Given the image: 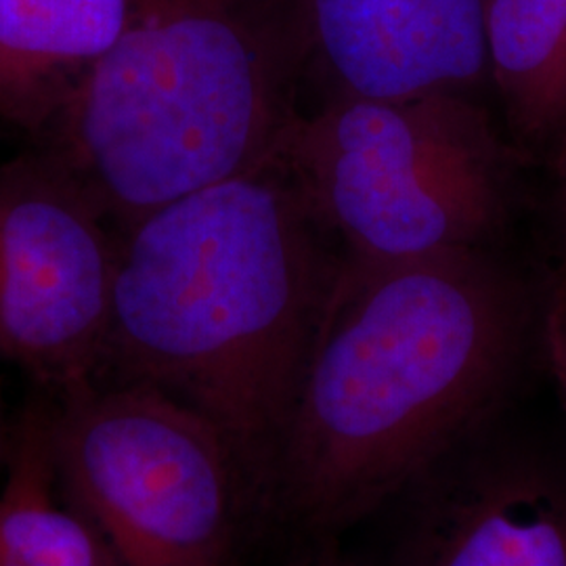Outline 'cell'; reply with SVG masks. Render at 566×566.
Instances as JSON below:
<instances>
[{"instance_id":"6da1fadb","label":"cell","mask_w":566,"mask_h":566,"mask_svg":"<svg viewBox=\"0 0 566 566\" xmlns=\"http://www.w3.org/2000/svg\"><path fill=\"white\" fill-rule=\"evenodd\" d=\"M537 304L486 248L344 252L283 432L273 507L311 533L355 525L495 422Z\"/></svg>"},{"instance_id":"7a4b0ae2","label":"cell","mask_w":566,"mask_h":566,"mask_svg":"<svg viewBox=\"0 0 566 566\" xmlns=\"http://www.w3.org/2000/svg\"><path fill=\"white\" fill-rule=\"evenodd\" d=\"M95 380L200 413L231 449L252 516L271 514L283 432L340 256L277 149L118 231Z\"/></svg>"},{"instance_id":"3957f363","label":"cell","mask_w":566,"mask_h":566,"mask_svg":"<svg viewBox=\"0 0 566 566\" xmlns=\"http://www.w3.org/2000/svg\"><path fill=\"white\" fill-rule=\"evenodd\" d=\"M298 0H133L39 147L120 231L266 160L301 114Z\"/></svg>"},{"instance_id":"277c9868","label":"cell","mask_w":566,"mask_h":566,"mask_svg":"<svg viewBox=\"0 0 566 566\" xmlns=\"http://www.w3.org/2000/svg\"><path fill=\"white\" fill-rule=\"evenodd\" d=\"M277 156L344 252L380 261L486 248L516 166L485 107L455 93L329 97Z\"/></svg>"},{"instance_id":"5b68a950","label":"cell","mask_w":566,"mask_h":566,"mask_svg":"<svg viewBox=\"0 0 566 566\" xmlns=\"http://www.w3.org/2000/svg\"><path fill=\"white\" fill-rule=\"evenodd\" d=\"M36 390L61 500L102 535L116 566H229L252 512L214 426L149 386Z\"/></svg>"},{"instance_id":"8992f818","label":"cell","mask_w":566,"mask_h":566,"mask_svg":"<svg viewBox=\"0 0 566 566\" xmlns=\"http://www.w3.org/2000/svg\"><path fill=\"white\" fill-rule=\"evenodd\" d=\"M118 250V229L49 151L0 163V357L42 388L95 380Z\"/></svg>"},{"instance_id":"52a82bcc","label":"cell","mask_w":566,"mask_h":566,"mask_svg":"<svg viewBox=\"0 0 566 566\" xmlns=\"http://www.w3.org/2000/svg\"><path fill=\"white\" fill-rule=\"evenodd\" d=\"M401 497L397 566H566V460L552 449L491 424Z\"/></svg>"},{"instance_id":"ba28073f","label":"cell","mask_w":566,"mask_h":566,"mask_svg":"<svg viewBox=\"0 0 566 566\" xmlns=\"http://www.w3.org/2000/svg\"><path fill=\"white\" fill-rule=\"evenodd\" d=\"M306 70L332 97L472 95L489 82L486 0H298Z\"/></svg>"},{"instance_id":"9c48e42d","label":"cell","mask_w":566,"mask_h":566,"mask_svg":"<svg viewBox=\"0 0 566 566\" xmlns=\"http://www.w3.org/2000/svg\"><path fill=\"white\" fill-rule=\"evenodd\" d=\"M133 0H0V124L41 139L120 39Z\"/></svg>"},{"instance_id":"30bf717a","label":"cell","mask_w":566,"mask_h":566,"mask_svg":"<svg viewBox=\"0 0 566 566\" xmlns=\"http://www.w3.org/2000/svg\"><path fill=\"white\" fill-rule=\"evenodd\" d=\"M489 82L518 145L566 133V0H486Z\"/></svg>"},{"instance_id":"8fae6325","label":"cell","mask_w":566,"mask_h":566,"mask_svg":"<svg viewBox=\"0 0 566 566\" xmlns=\"http://www.w3.org/2000/svg\"><path fill=\"white\" fill-rule=\"evenodd\" d=\"M0 491V566H116L102 535L60 500L41 392L11 426Z\"/></svg>"},{"instance_id":"7c38bea8","label":"cell","mask_w":566,"mask_h":566,"mask_svg":"<svg viewBox=\"0 0 566 566\" xmlns=\"http://www.w3.org/2000/svg\"><path fill=\"white\" fill-rule=\"evenodd\" d=\"M537 338L566 413V271L556 269L537 301Z\"/></svg>"},{"instance_id":"4fadbf2b","label":"cell","mask_w":566,"mask_h":566,"mask_svg":"<svg viewBox=\"0 0 566 566\" xmlns=\"http://www.w3.org/2000/svg\"><path fill=\"white\" fill-rule=\"evenodd\" d=\"M552 156V172H554V189H552V210H554V223L558 242L563 250V264L560 269L566 271V133L549 149Z\"/></svg>"},{"instance_id":"5bb4252c","label":"cell","mask_w":566,"mask_h":566,"mask_svg":"<svg viewBox=\"0 0 566 566\" xmlns=\"http://www.w3.org/2000/svg\"><path fill=\"white\" fill-rule=\"evenodd\" d=\"M9 437H11V428L4 422L2 416V403H0V460L7 458V449H9Z\"/></svg>"},{"instance_id":"9a60e30c","label":"cell","mask_w":566,"mask_h":566,"mask_svg":"<svg viewBox=\"0 0 566 566\" xmlns=\"http://www.w3.org/2000/svg\"><path fill=\"white\" fill-rule=\"evenodd\" d=\"M303 566H353V565H346V563H343V560H315V563H306V565Z\"/></svg>"}]
</instances>
